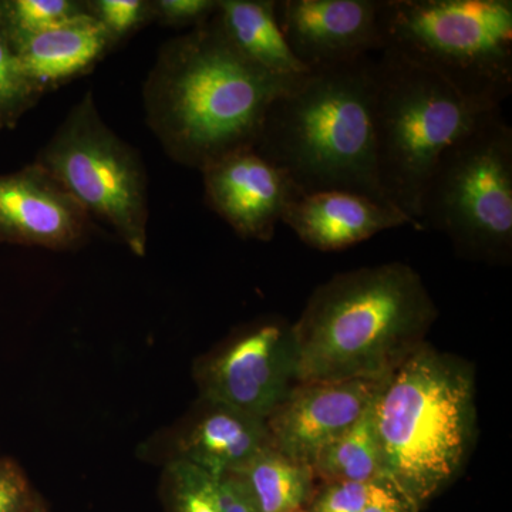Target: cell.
Listing matches in <instances>:
<instances>
[{
	"label": "cell",
	"instance_id": "obj_1",
	"mask_svg": "<svg viewBox=\"0 0 512 512\" xmlns=\"http://www.w3.org/2000/svg\"><path fill=\"white\" fill-rule=\"evenodd\" d=\"M299 79L274 76L245 59L214 15L158 50L143 86L146 123L171 160L202 171L255 148L269 107Z\"/></svg>",
	"mask_w": 512,
	"mask_h": 512
},
{
	"label": "cell",
	"instance_id": "obj_2",
	"mask_svg": "<svg viewBox=\"0 0 512 512\" xmlns=\"http://www.w3.org/2000/svg\"><path fill=\"white\" fill-rule=\"evenodd\" d=\"M437 318L412 266L340 272L313 291L292 323L299 383L383 380L427 342Z\"/></svg>",
	"mask_w": 512,
	"mask_h": 512
},
{
	"label": "cell",
	"instance_id": "obj_3",
	"mask_svg": "<svg viewBox=\"0 0 512 512\" xmlns=\"http://www.w3.org/2000/svg\"><path fill=\"white\" fill-rule=\"evenodd\" d=\"M372 407L382 481L419 512L454 483L473 451L476 372L426 342L384 377Z\"/></svg>",
	"mask_w": 512,
	"mask_h": 512
},
{
	"label": "cell",
	"instance_id": "obj_4",
	"mask_svg": "<svg viewBox=\"0 0 512 512\" xmlns=\"http://www.w3.org/2000/svg\"><path fill=\"white\" fill-rule=\"evenodd\" d=\"M375 93L373 55L309 72L269 107L255 150L302 194L348 191L390 205L377 174Z\"/></svg>",
	"mask_w": 512,
	"mask_h": 512
},
{
	"label": "cell",
	"instance_id": "obj_5",
	"mask_svg": "<svg viewBox=\"0 0 512 512\" xmlns=\"http://www.w3.org/2000/svg\"><path fill=\"white\" fill-rule=\"evenodd\" d=\"M383 50L436 74L474 106L512 93L511 0H380Z\"/></svg>",
	"mask_w": 512,
	"mask_h": 512
},
{
	"label": "cell",
	"instance_id": "obj_6",
	"mask_svg": "<svg viewBox=\"0 0 512 512\" xmlns=\"http://www.w3.org/2000/svg\"><path fill=\"white\" fill-rule=\"evenodd\" d=\"M436 74L390 50L376 57L375 141L379 183L390 205L420 224L421 198L448 147L484 114Z\"/></svg>",
	"mask_w": 512,
	"mask_h": 512
},
{
	"label": "cell",
	"instance_id": "obj_7",
	"mask_svg": "<svg viewBox=\"0 0 512 512\" xmlns=\"http://www.w3.org/2000/svg\"><path fill=\"white\" fill-rule=\"evenodd\" d=\"M420 224L446 235L463 258L510 264L512 128L501 110L444 151L421 198Z\"/></svg>",
	"mask_w": 512,
	"mask_h": 512
},
{
	"label": "cell",
	"instance_id": "obj_8",
	"mask_svg": "<svg viewBox=\"0 0 512 512\" xmlns=\"http://www.w3.org/2000/svg\"><path fill=\"white\" fill-rule=\"evenodd\" d=\"M35 163L55 177L92 220L109 225L134 255H146V164L140 151L103 120L90 90L69 110Z\"/></svg>",
	"mask_w": 512,
	"mask_h": 512
},
{
	"label": "cell",
	"instance_id": "obj_9",
	"mask_svg": "<svg viewBox=\"0 0 512 512\" xmlns=\"http://www.w3.org/2000/svg\"><path fill=\"white\" fill-rule=\"evenodd\" d=\"M192 376L201 399L268 419L299 384L292 323L264 316L235 329L195 360Z\"/></svg>",
	"mask_w": 512,
	"mask_h": 512
},
{
	"label": "cell",
	"instance_id": "obj_10",
	"mask_svg": "<svg viewBox=\"0 0 512 512\" xmlns=\"http://www.w3.org/2000/svg\"><path fill=\"white\" fill-rule=\"evenodd\" d=\"M269 447L265 420L198 397L183 419L141 444L138 456L161 466L184 461L224 477Z\"/></svg>",
	"mask_w": 512,
	"mask_h": 512
},
{
	"label": "cell",
	"instance_id": "obj_11",
	"mask_svg": "<svg viewBox=\"0 0 512 512\" xmlns=\"http://www.w3.org/2000/svg\"><path fill=\"white\" fill-rule=\"evenodd\" d=\"M380 0H276V19L293 55L309 70L329 69L383 50Z\"/></svg>",
	"mask_w": 512,
	"mask_h": 512
},
{
	"label": "cell",
	"instance_id": "obj_12",
	"mask_svg": "<svg viewBox=\"0 0 512 512\" xmlns=\"http://www.w3.org/2000/svg\"><path fill=\"white\" fill-rule=\"evenodd\" d=\"M205 201L242 239L269 242L286 208L302 192L254 147L241 148L201 171Z\"/></svg>",
	"mask_w": 512,
	"mask_h": 512
},
{
	"label": "cell",
	"instance_id": "obj_13",
	"mask_svg": "<svg viewBox=\"0 0 512 512\" xmlns=\"http://www.w3.org/2000/svg\"><path fill=\"white\" fill-rule=\"evenodd\" d=\"M382 382L356 379L299 383L265 420L272 448L312 468L320 451L369 409Z\"/></svg>",
	"mask_w": 512,
	"mask_h": 512
},
{
	"label": "cell",
	"instance_id": "obj_14",
	"mask_svg": "<svg viewBox=\"0 0 512 512\" xmlns=\"http://www.w3.org/2000/svg\"><path fill=\"white\" fill-rule=\"evenodd\" d=\"M93 220L42 165L0 175V242L64 251L82 245Z\"/></svg>",
	"mask_w": 512,
	"mask_h": 512
},
{
	"label": "cell",
	"instance_id": "obj_15",
	"mask_svg": "<svg viewBox=\"0 0 512 512\" xmlns=\"http://www.w3.org/2000/svg\"><path fill=\"white\" fill-rule=\"evenodd\" d=\"M282 224L303 244L322 252L355 247L387 229L421 228L403 212L348 191L302 194L286 208Z\"/></svg>",
	"mask_w": 512,
	"mask_h": 512
},
{
	"label": "cell",
	"instance_id": "obj_16",
	"mask_svg": "<svg viewBox=\"0 0 512 512\" xmlns=\"http://www.w3.org/2000/svg\"><path fill=\"white\" fill-rule=\"evenodd\" d=\"M113 40L87 13L16 46L23 74L40 97L87 76L116 49Z\"/></svg>",
	"mask_w": 512,
	"mask_h": 512
},
{
	"label": "cell",
	"instance_id": "obj_17",
	"mask_svg": "<svg viewBox=\"0 0 512 512\" xmlns=\"http://www.w3.org/2000/svg\"><path fill=\"white\" fill-rule=\"evenodd\" d=\"M276 0H218L215 19L229 43L265 72L299 79L309 70L293 55L276 19Z\"/></svg>",
	"mask_w": 512,
	"mask_h": 512
},
{
	"label": "cell",
	"instance_id": "obj_18",
	"mask_svg": "<svg viewBox=\"0 0 512 512\" xmlns=\"http://www.w3.org/2000/svg\"><path fill=\"white\" fill-rule=\"evenodd\" d=\"M229 477L255 512H295L306 508L316 490L312 468L269 447Z\"/></svg>",
	"mask_w": 512,
	"mask_h": 512
},
{
	"label": "cell",
	"instance_id": "obj_19",
	"mask_svg": "<svg viewBox=\"0 0 512 512\" xmlns=\"http://www.w3.org/2000/svg\"><path fill=\"white\" fill-rule=\"evenodd\" d=\"M160 498L164 512H255L231 477L211 476L184 461L164 464Z\"/></svg>",
	"mask_w": 512,
	"mask_h": 512
},
{
	"label": "cell",
	"instance_id": "obj_20",
	"mask_svg": "<svg viewBox=\"0 0 512 512\" xmlns=\"http://www.w3.org/2000/svg\"><path fill=\"white\" fill-rule=\"evenodd\" d=\"M372 406L373 402L352 427L320 451L312 466L320 483L382 481V458Z\"/></svg>",
	"mask_w": 512,
	"mask_h": 512
},
{
	"label": "cell",
	"instance_id": "obj_21",
	"mask_svg": "<svg viewBox=\"0 0 512 512\" xmlns=\"http://www.w3.org/2000/svg\"><path fill=\"white\" fill-rule=\"evenodd\" d=\"M84 15V0H0V20L15 47Z\"/></svg>",
	"mask_w": 512,
	"mask_h": 512
},
{
	"label": "cell",
	"instance_id": "obj_22",
	"mask_svg": "<svg viewBox=\"0 0 512 512\" xmlns=\"http://www.w3.org/2000/svg\"><path fill=\"white\" fill-rule=\"evenodd\" d=\"M40 99L23 74L18 53L0 20V126L15 127Z\"/></svg>",
	"mask_w": 512,
	"mask_h": 512
},
{
	"label": "cell",
	"instance_id": "obj_23",
	"mask_svg": "<svg viewBox=\"0 0 512 512\" xmlns=\"http://www.w3.org/2000/svg\"><path fill=\"white\" fill-rule=\"evenodd\" d=\"M84 3L87 13L116 46L154 20L151 0H84Z\"/></svg>",
	"mask_w": 512,
	"mask_h": 512
},
{
	"label": "cell",
	"instance_id": "obj_24",
	"mask_svg": "<svg viewBox=\"0 0 512 512\" xmlns=\"http://www.w3.org/2000/svg\"><path fill=\"white\" fill-rule=\"evenodd\" d=\"M377 483H320L311 501L309 512H362L375 495Z\"/></svg>",
	"mask_w": 512,
	"mask_h": 512
},
{
	"label": "cell",
	"instance_id": "obj_25",
	"mask_svg": "<svg viewBox=\"0 0 512 512\" xmlns=\"http://www.w3.org/2000/svg\"><path fill=\"white\" fill-rule=\"evenodd\" d=\"M39 503L25 471L12 458L0 457V512H35Z\"/></svg>",
	"mask_w": 512,
	"mask_h": 512
},
{
	"label": "cell",
	"instance_id": "obj_26",
	"mask_svg": "<svg viewBox=\"0 0 512 512\" xmlns=\"http://www.w3.org/2000/svg\"><path fill=\"white\" fill-rule=\"evenodd\" d=\"M154 20L175 29H194L210 20L218 0H151Z\"/></svg>",
	"mask_w": 512,
	"mask_h": 512
},
{
	"label": "cell",
	"instance_id": "obj_27",
	"mask_svg": "<svg viewBox=\"0 0 512 512\" xmlns=\"http://www.w3.org/2000/svg\"><path fill=\"white\" fill-rule=\"evenodd\" d=\"M362 512H416L392 487L383 481L376 485L372 501Z\"/></svg>",
	"mask_w": 512,
	"mask_h": 512
},
{
	"label": "cell",
	"instance_id": "obj_28",
	"mask_svg": "<svg viewBox=\"0 0 512 512\" xmlns=\"http://www.w3.org/2000/svg\"><path fill=\"white\" fill-rule=\"evenodd\" d=\"M35 512H47L45 505L42 504V501H40L39 505H37Z\"/></svg>",
	"mask_w": 512,
	"mask_h": 512
},
{
	"label": "cell",
	"instance_id": "obj_29",
	"mask_svg": "<svg viewBox=\"0 0 512 512\" xmlns=\"http://www.w3.org/2000/svg\"><path fill=\"white\" fill-rule=\"evenodd\" d=\"M295 512H309V511L306 510V508H302V510H298V511H295Z\"/></svg>",
	"mask_w": 512,
	"mask_h": 512
},
{
	"label": "cell",
	"instance_id": "obj_30",
	"mask_svg": "<svg viewBox=\"0 0 512 512\" xmlns=\"http://www.w3.org/2000/svg\"><path fill=\"white\" fill-rule=\"evenodd\" d=\"M2 130H5V128H3V126H0V131H2Z\"/></svg>",
	"mask_w": 512,
	"mask_h": 512
}]
</instances>
